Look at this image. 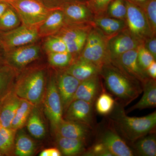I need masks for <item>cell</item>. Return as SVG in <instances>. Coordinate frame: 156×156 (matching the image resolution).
Instances as JSON below:
<instances>
[{
  "mask_svg": "<svg viewBox=\"0 0 156 156\" xmlns=\"http://www.w3.org/2000/svg\"><path fill=\"white\" fill-rule=\"evenodd\" d=\"M108 38L94 26L89 33L84 48L77 58L91 62L101 69L104 66L110 63L112 61L108 50Z\"/></svg>",
  "mask_w": 156,
  "mask_h": 156,
  "instance_id": "cell-4",
  "label": "cell"
},
{
  "mask_svg": "<svg viewBox=\"0 0 156 156\" xmlns=\"http://www.w3.org/2000/svg\"><path fill=\"white\" fill-rule=\"evenodd\" d=\"M146 72L150 78L154 80L156 79V62L154 60L147 69Z\"/></svg>",
  "mask_w": 156,
  "mask_h": 156,
  "instance_id": "cell-42",
  "label": "cell"
},
{
  "mask_svg": "<svg viewBox=\"0 0 156 156\" xmlns=\"http://www.w3.org/2000/svg\"><path fill=\"white\" fill-rule=\"evenodd\" d=\"M65 25L64 14L61 9L52 10L37 29L39 37L44 39L54 35Z\"/></svg>",
  "mask_w": 156,
  "mask_h": 156,
  "instance_id": "cell-19",
  "label": "cell"
},
{
  "mask_svg": "<svg viewBox=\"0 0 156 156\" xmlns=\"http://www.w3.org/2000/svg\"><path fill=\"white\" fill-rule=\"evenodd\" d=\"M64 2H82L86 3L88 0H63Z\"/></svg>",
  "mask_w": 156,
  "mask_h": 156,
  "instance_id": "cell-48",
  "label": "cell"
},
{
  "mask_svg": "<svg viewBox=\"0 0 156 156\" xmlns=\"http://www.w3.org/2000/svg\"><path fill=\"white\" fill-rule=\"evenodd\" d=\"M144 46L156 58V36H154L148 38L144 42Z\"/></svg>",
  "mask_w": 156,
  "mask_h": 156,
  "instance_id": "cell-41",
  "label": "cell"
},
{
  "mask_svg": "<svg viewBox=\"0 0 156 156\" xmlns=\"http://www.w3.org/2000/svg\"><path fill=\"white\" fill-rule=\"evenodd\" d=\"M2 128V126L1 122H0V131H1V129Z\"/></svg>",
  "mask_w": 156,
  "mask_h": 156,
  "instance_id": "cell-50",
  "label": "cell"
},
{
  "mask_svg": "<svg viewBox=\"0 0 156 156\" xmlns=\"http://www.w3.org/2000/svg\"><path fill=\"white\" fill-rule=\"evenodd\" d=\"M50 156H62L61 151L56 148H52L49 149Z\"/></svg>",
  "mask_w": 156,
  "mask_h": 156,
  "instance_id": "cell-44",
  "label": "cell"
},
{
  "mask_svg": "<svg viewBox=\"0 0 156 156\" xmlns=\"http://www.w3.org/2000/svg\"><path fill=\"white\" fill-rule=\"evenodd\" d=\"M127 15L126 28L136 39L143 42L154 36L142 9L140 6L126 0Z\"/></svg>",
  "mask_w": 156,
  "mask_h": 156,
  "instance_id": "cell-7",
  "label": "cell"
},
{
  "mask_svg": "<svg viewBox=\"0 0 156 156\" xmlns=\"http://www.w3.org/2000/svg\"><path fill=\"white\" fill-rule=\"evenodd\" d=\"M35 145L32 139L23 131L16 133L15 141V154L18 156H30L33 155Z\"/></svg>",
  "mask_w": 156,
  "mask_h": 156,
  "instance_id": "cell-27",
  "label": "cell"
},
{
  "mask_svg": "<svg viewBox=\"0 0 156 156\" xmlns=\"http://www.w3.org/2000/svg\"><path fill=\"white\" fill-rule=\"evenodd\" d=\"M137 60L140 66L146 72L149 66L156 59L142 44L137 48Z\"/></svg>",
  "mask_w": 156,
  "mask_h": 156,
  "instance_id": "cell-38",
  "label": "cell"
},
{
  "mask_svg": "<svg viewBox=\"0 0 156 156\" xmlns=\"http://www.w3.org/2000/svg\"><path fill=\"white\" fill-rule=\"evenodd\" d=\"M143 95L140 100L128 109L129 113L135 110L152 108L156 106V80L150 78L143 85Z\"/></svg>",
  "mask_w": 156,
  "mask_h": 156,
  "instance_id": "cell-23",
  "label": "cell"
},
{
  "mask_svg": "<svg viewBox=\"0 0 156 156\" xmlns=\"http://www.w3.org/2000/svg\"><path fill=\"white\" fill-rule=\"evenodd\" d=\"M49 64L53 67L64 69L75 60L74 56L68 52L47 54Z\"/></svg>",
  "mask_w": 156,
  "mask_h": 156,
  "instance_id": "cell-32",
  "label": "cell"
},
{
  "mask_svg": "<svg viewBox=\"0 0 156 156\" xmlns=\"http://www.w3.org/2000/svg\"><path fill=\"white\" fill-rule=\"evenodd\" d=\"M94 26L93 23L66 24L55 35L61 38L67 44L81 37L88 35Z\"/></svg>",
  "mask_w": 156,
  "mask_h": 156,
  "instance_id": "cell-22",
  "label": "cell"
},
{
  "mask_svg": "<svg viewBox=\"0 0 156 156\" xmlns=\"http://www.w3.org/2000/svg\"><path fill=\"white\" fill-rule=\"evenodd\" d=\"M50 74L43 99L45 113L54 131L63 119V110L56 86V75L53 73Z\"/></svg>",
  "mask_w": 156,
  "mask_h": 156,
  "instance_id": "cell-8",
  "label": "cell"
},
{
  "mask_svg": "<svg viewBox=\"0 0 156 156\" xmlns=\"http://www.w3.org/2000/svg\"><path fill=\"white\" fill-rule=\"evenodd\" d=\"M93 104L85 101L74 100L65 112L66 120L83 123L92 128L94 124Z\"/></svg>",
  "mask_w": 156,
  "mask_h": 156,
  "instance_id": "cell-15",
  "label": "cell"
},
{
  "mask_svg": "<svg viewBox=\"0 0 156 156\" xmlns=\"http://www.w3.org/2000/svg\"><path fill=\"white\" fill-rule=\"evenodd\" d=\"M21 98L12 90L1 101L0 122L4 128H11V122L20 105Z\"/></svg>",
  "mask_w": 156,
  "mask_h": 156,
  "instance_id": "cell-20",
  "label": "cell"
},
{
  "mask_svg": "<svg viewBox=\"0 0 156 156\" xmlns=\"http://www.w3.org/2000/svg\"><path fill=\"white\" fill-rule=\"evenodd\" d=\"M6 2L17 12L21 25L30 28L37 29L52 11L38 0H9Z\"/></svg>",
  "mask_w": 156,
  "mask_h": 156,
  "instance_id": "cell-5",
  "label": "cell"
},
{
  "mask_svg": "<svg viewBox=\"0 0 156 156\" xmlns=\"http://www.w3.org/2000/svg\"><path fill=\"white\" fill-rule=\"evenodd\" d=\"M106 14L109 17L126 21L127 15L126 0H113L109 5Z\"/></svg>",
  "mask_w": 156,
  "mask_h": 156,
  "instance_id": "cell-35",
  "label": "cell"
},
{
  "mask_svg": "<svg viewBox=\"0 0 156 156\" xmlns=\"http://www.w3.org/2000/svg\"><path fill=\"white\" fill-rule=\"evenodd\" d=\"M140 8L145 14L152 32L156 34V0H147Z\"/></svg>",
  "mask_w": 156,
  "mask_h": 156,
  "instance_id": "cell-36",
  "label": "cell"
},
{
  "mask_svg": "<svg viewBox=\"0 0 156 156\" xmlns=\"http://www.w3.org/2000/svg\"><path fill=\"white\" fill-rule=\"evenodd\" d=\"M17 130L2 127L0 131V152L3 156L15 154V141Z\"/></svg>",
  "mask_w": 156,
  "mask_h": 156,
  "instance_id": "cell-28",
  "label": "cell"
},
{
  "mask_svg": "<svg viewBox=\"0 0 156 156\" xmlns=\"http://www.w3.org/2000/svg\"><path fill=\"white\" fill-rule=\"evenodd\" d=\"M116 102L112 96L106 92H101L96 99L95 109L99 114L107 115L112 113Z\"/></svg>",
  "mask_w": 156,
  "mask_h": 156,
  "instance_id": "cell-33",
  "label": "cell"
},
{
  "mask_svg": "<svg viewBox=\"0 0 156 156\" xmlns=\"http://www.w3.org/2000/svg\"><path fill=\"white\" fill-rule=\"evenodd\" d=\"M34 106H35L29 101L21 99L19 107L11 122V128L17 131L21 129L26 124L30 112Z\"/></svg>",
  "mask_w": 156,
  "mask_h": 156,
  "instance_id": "cell-30",
  "label": "cell"
},
{
  "mask_svg": "<svg viewBox=\"0 0 156 156\" xmlns=\"http://www.w3.org/2000/svg\"><path fill=\"white\" fill-rule=\"evenodd\" d=\"M133 144L135 152L139 155L156 156V139L154 132L140 137Z\"/></svg>",
  "mask_w": 156,
  "mask_h": 156,
  "instance_id": "cell-26",
  "label": "cell"
},
{
  "mask_svg": "<svg viewBox=\"0 0 156 156\" xmlns=\"http://www.w3.org/2000/svg\"><path fill=\"white\" fill-rule=\"evenodd\" d=\"M1 101H0V103H1Z\"/></svg>",
  "mask_w": 156,
  "mask_h": 156,
  "instance_id": "cell-52",
  "label": "cell"
},
{
  "mask_svg": "<svg viewBox=\"0 0 156 156\" xmlns=\"http://www.w3.org/2000/svg\"><path fill=\"white\" fill-rule=\"evenodd\" d=\"M56 143L62 154L65 156H75L83 154L86 141L83 140L67 138L56 135Z\"/></svg>",
  "mask_w": 156,
  "mask_h": 156,
  "instance_id": "cell-24",
  "label": "cell"
},
{
  "mask_svg": "<svg viewBox=\"0 0 156 156\" xmlns=\"http://www.w3.org/2000/svg\"><path fill=\"white\" fill-rule=\"evenodd\" d=\"M98 137V141L103 144L113 156L134 155V151L120 136L111 122L108 128L101 132Z\"/></svg>",
  "mask_w": 156,
  "mask_h": 156,
  "instance_id": "cell-12",
  "label": "cell"
},
{
  "mask_svg": "<svg viewBox=\"0 0 156 156\" xmlns=\"http://www.w3.org/2000/svg\"><path fill=\"white\" fill-rule=\"evenodd\" d=\"M143 43L133 36L127 28L109 37L108 50L111 61L128 51L137 49Z\"/></svg>",
  "mask_w": 156,
  "mask_h": 156,
  "instance_id": "cell-10",
  "label": "cell"
},
{
  "mask_svg": "<svg viewBox=\"0 0 156 156\" xmlns=\"http://www.w3.org/2000/svg\"><path fill=\"white\" fill-rule=\"evenodd\" d=\"M3 156V155L2 154V153H1V152H0V156Z\"/></svg>",
  "mask_w": 156,
  "mask_h": 156,
  "instance_id": "cell-51",
  "label": "cell"
},
{
  "mask_svg": "<svg viewBox=\"0 0 156 156\" xmlns=\"http://www.w3.org/2000/svg\"><path fill=\"white\" fill-rule=\"evenodd\" d=\"M56 86L61 98L63 112H65L72 101L81 82L63 70L55 73Z\"/></svg>",
  "mask_w": 156,
  "mask_h": 156,
  "instance_id": "cell-14",
  "label": "cell"
},
{
  "mask_svg": "<svg viewBox=\"0 0 156 156\" xmlns=\"http://www.w3.org/2000/svg\"><path fill=\"white\" fill-rule=\"evenodd\" d=\"M101 89L100 75L82 81L78 86L72 101L81 100L93 104L99 95Z\"/></svg>",
  "mask_w": 156,
  "mask_h": 156,
  "instance_id": "cell-18",
  "label": "cell"
},
{
  "mask_svg": "<svg viewBox=\"0 0 156 156\" xmlns=\"http://www.w3.org/2000/svg\"><path fill=\"white\" fill-rule=\"evenodd\" d=\"M27 127L30 133L35 138L40 139L44 136V124L37 108L34 106L27 122Z\"/></svg>",
  "mask_w": 156,
  "mask_h": 156,
  "instance_id": "cell-29",
  "label": "cell"
},
{
  "mask_svg": "<svg viewBox=\"0 0 156 156\" xmlns=\"http://www.w3.org/2000/svg\"><path fill=\"white\" fill-rule=\"evenodd\" d=\"M21 25L19 15L14 8L9 5L0 17V32L12 30Z\"/></svg>",
  "mask_w": 156,
  "mask_h": 156,
  "instance_id": "cell-31",
  "label": "cell"
},
{
  "mask_svg": "<svg viewBox=\"0 0 156 156\" xmlns=\"http://www.w3.org/2000/svg\"><path fill=\"white\" fill-rule=\"evenodd\" d=\"M40 156H50V150L49 149H46L42 151L41 152L39 155Z\"/></svg>",
  "mask_w": 156,
  "mask_h": 156,
  "instance_id": "cell-46",
  "label": "cell"
},
{
  "mask_svg": "<svg viewBox=\"0 0 156 156\" xmlns=\"http://www.w3.org/2000/svg\"><path fill=\"white\" fill-rule=\"evenodd\" d=\"M63 70L67 73L82 82L100 75L101 69L89 62L76 58L69 66Z\"/></svg>",
  "mask_w": 156,
  "mask_h": 156,
  "instance_id": "cell-17",
  "label": "cell"
},
{
  "mask_svg": "<svg viewBox=\"0 0 156 156\" xmlns=\"http://www.w3.org/2000/svg\"><path fill=\"white\" fill-rule=\"evenodd\" d=\"M93 23L94 27L108 37L126 28V21L109 17L106 14L95 16Z\"/></svg>",
  "mask_w": 156,
  "mask_h": 156,
  "instance_id": "cell-21",
  "label": "cell"
},
{
  "mask_svg": "<svg viewBox=\"0 0 156 156\" xmlns=\"http://www.w3.org/2000/svg\"><path fill=\"white\" fill-rule=\"evenodd\" d=\"M37 29L22 25L9 31L0 32V48L4 53L24 45L39 41Z\"/></svg>",
  "mask_w": 156,
  "mask_h": 156,
  "instance_id": "cell-9",
  "label": "cell"
},
{
  "mask_svg": "<svg viewBox=\"0 0 156 156\" xmlns=\"http://www.w3.org/2000/svg\"><path fill=\"white\" fill-rule=\"evenodd\" d=\"M9 6V4L6 2H0V17Z\"/></svg>",
  "mask_w": 156,
  "mask_h": 156,
  "instance_id": "cell-43",
  "label": "cell"
},
{
  "mask_svg": "<svg viewBox=\"0 0 156 156\" xmlns=\"http://www.w3.org/2000/svg\"><path fill=\"white\" fill-rule=\"evenodd\" d=\"M124 107L115 104L111 120L118 133L132 143L140 137L154 132L156 112L142 117H131L126 115Z\"/></svg>",
  "mask_w": 156,
  "mask_h": 156,
  "instance_id": "cell-2",
  "label": "cell"
},
{
  "mask_svg": "<svg viewBox=\"0 0 156 156\" xmlns=\"http://www.w3.org/2000/svg\"><path fill=\"white\" fill-rule=\"evenodd\" d=\"M42 49L39 41L21 46L4 53V62L19 72L40 58Z\"/></svg>",
  "mask_w": 156,
  "mask_h": 156,
  "instance_id": "cell-6",
  "label": "cell"
},
{
  "mask_svg": "<svg viewBox=\"0 0 156 156\" xmlns=\"http://www.w3.org/2000/svg\"><path fill=\"white\" fill-rule=\"evenodd\" d=\"M17 73L5 63L0 65V101L13 90Z\"/></svg>",
  "mask_w": 156,
  "mask_h": 156,
  "instance_id": "cell-25",
  "label": "cell"
},
{
  "mask_svg": "<svg viewBox=\"0 0 156 156\" xmlns=\"http://www.w3.org/2000/svg\"><path fill=\"white\" fill-rule=\"evenodd\" d=\"M9 1V0H0V2H7L8 1Z\"/></svg>",
  "mask_w": 156,
  "mask_h": 156,
  "instance_id": "cell-49",
  "label": "cell"
},
{
  "mask_svg": "<svg viewBox=\"0 0 156 156\" xmlns=\"http://www.w3.org/2000/svg\"><path fill=\"white\" fill-rule=\"evenodd\" d=\"M129 1L134 3V4L140 6V7H141L147 0H129Z\"/></svg>",
  "mask_w": 156,
  "mask_h": 156,
  "instance_id": "cell-45",
  "label": "cell"
},
{
  "mask_svg": "<svg viewBox=\"0 0 156 156\" xmlns=\"http://www.w3.org/2000/svg\"><path fill=\"white\" fill-rule=\"evenodd\" d=\"M111 62L115 66L143 85L150 79L146 72L140 66L137 60V49L128 51Z\"/></svg>",
  "mask_w": 156,
  "mask_h": 156,
  "instance_id": "cell-11",
  "label": "cell"
},
{
  "mask_svg": "<svg viewBox=\"0 0 156 156\" xmlns=\"http://www.w3.org/2000/svg\"><path fill=\"white\" fill-rule=\"evenodd\" d=\"M42 48L46 54L50 53L68 52L65 42L57 36L52 35L44 38Z\"/></svg>",
  "mask_w": 156,
  "mask_h": 156,
  "instance_id": "cell-34",
  "label": "cell"
},
{
  "mask_svg": "<svg viewBox=\"0 0 156 156\" xmlns=\"http://www.w3.org/2000/svg\"><path fill=\"white\" fill-rule=\"evenodd\" d=\"M47 78V69L43 66L26 68L17 73L13 91L20 98L37 106L44 98Z\"/></svg>",
  "mask_w": 156,
  "mask_h": 156,
  "instance_id": "cell-3",
  "label": "cell"
},
{
  "mask_svg": "<svg viewBox=\"0 0 156 156\" xmlns=\"http://www.w3.org/2000/svg\"><path fill=\"white\" fill-rule=\"evenodd\" d=\"M66 24L92 23L94 15L85 3L64 2L61 8Z\"/></svg>",
  "mask_w": 156,
  "mask_h": 156,
  "instance_id": "cell-13",
  "label": "cell"
},
{
  "mask_svg": "<svg viewBox=\"0 0 156 156\" xmlns=\"http://www.w3.org/2000/svg\"><path fill=\"white\" fill-rule=\"evenodd\" d=\"M83 155L89 156H112L111 153L104 145L103 144L97 141L95 144L85 151Z\"/></svg>",
  "mask_w": 156,
  "mask_h": 156,
  "instance_id": "cell-39",
  "label": "cell"
},
{
  "mask_svg": "<svg viewBox=\"0 0 156 156\" xmlns=\"http://www.w3.org/2000/svg\"><path fill=\"white\" fill-rule=\"evenodd\" d=\"M44 6L51 10L61 9L64 3L63 0H38Z\"/></svg>",
  "mask_w": 156,
  "mask_h": 156,
  "instance_id": "cell-40",
  "label": "cell"
},
{
  "mask_svg": "<svg viewBox=\"0 0 156 156\" xmlns=\"http://www.w3.org/2000/svg\"><path fill=\"white\" fill-rule=\"evenodd\" d=\"M113 0H88L86 3L95 16L106 14L108 7Z\"/></svg>",
  "mask_w": 156,
  "mask_h": 156,
  "instance_id": "cell-37",
  "label": "cell"
},
{
  "mask_svg": "<svg viewBox=\"0 0 156 156\" xmlns=\"http://www.w3.org/2000/svg\"><path fill=\"white\" fill-rule=\"evenodd\" d=\"M100 75L109 92L123 107L135 100L143 92V85L139 81L128 75L112 62L101 68Z\"/></svg>",
  "mask_w": 156,
  "mask_h": 156,
  "instance_id": "cell-1",
  "label": "cell"
},
{
  "mask_svg": "<svg viewBox=\"0 0 156 156\" xmlns=\"http://www.w3.org/2000/svg\"><path fill=\"white\" fill-rule=\"evenodd\" d=\"M4 52L0 48V65L5 63L4 58Z\"/></svg>",
  "mask_w": 156,
  "mask_h": 156,
  "instance_id": "cell-47",
  "label": "cell"
},
{
  "mask_svg": "<svg viewBox=\"0 0 156 156\" xmlns=\"http://www.w3.org/2000/svg\"><path fill=\"white\" fill-rule=\"evenodd\" d=\"M92 128L83 123L63 119L54 131L56 135L62 137L86 141L92 134Z\"/></svg>",
  "mask_w": 156,
  "mask_h": 156,
  "instance_id": "cell-16",
  "label": "cell"
}]
</instances>
